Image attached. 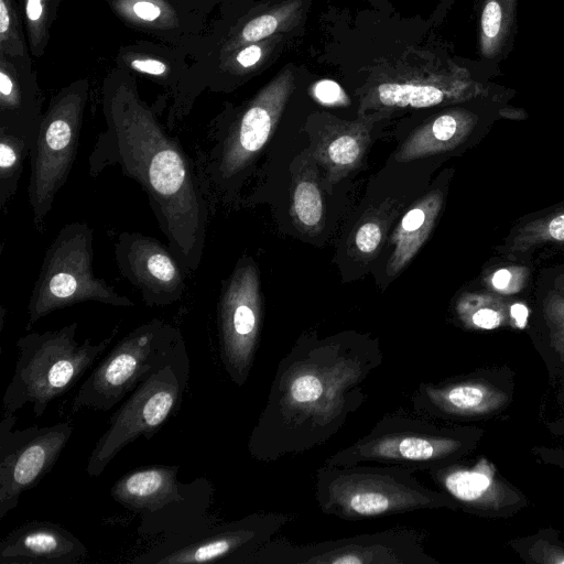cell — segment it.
Returning a JSON list of instances; mask_svg holds the SVG:
<instances>
[{"label":"cell","instance_id":"obj_22","mask_svg":"<svg viewBox=\"0 0 564 564\" xmlns=\"http://www.w3.org/2000/svg\"><path fill=\"white\" fill-rule=\"evenodd\" d=\"M426 473L457 506L497 511L520 501V496L498 478L495 467L486 458H480L473 466L453 462Z\"/></svg>","mask_w":564,"mask_h":564},{"label":"cell","instance_id":"obj_3","mask_svg":"<svg viewBox=\"0 0 564 564\" xmlns=\"http://www.w3.org/2000/svg\"><path fill=\"white\" fill-rule=\"evenodd\" d=\"M296 68L285 65L245 106L219 113L195 163L210 207L235 198L248 169L272 137L295 89Z\"/></svg>","mask_w":564,"mask_h":564},{"label":"cell","instance_id":"obj_34","mask_svg":"<svg viewBox=\"0 0 564 564\" xmlns=\"http://www.w3.org/2000/svg\"><path fill=\"white\" fill-rule=\"evenodd\" d=\"M0 55L31 59L18 0H0Z\"/></svg>","mask_w":564,"mask_h":564},{"label":"cell","instance_id":"obj_16","mask_svg":"<svg viewBox=\"0 0 564 564\" xmlns=\"http://www.w3.org/2000/svg\"><path fill=\"white\" fill-rule=\"evenodd\" d=\"M14 413L0 422V519L13 510L25 490L47 475L73 434L69 422L13 430Z\"/></svg>","mask_w":564,"mask_h":564},{"label":"cell","instance_id":"obj_23","mask_svg":"<svg viewBox=\"0 0 564 564\" xmlns=\"http://www.w3.org/2000/svg\"><path fill=\"white\" fill-rule=\"evenodd\" d=\"M43 102L32 61L0 55V129L34 140Z\"/></svg>","mask_w":564,"mask_h":564},{"label":"cell","instance_id":"obj_27","mask_svg":"<svg viewBox=\"0 0 564 564\" xmlns=\"http://www.w3.org/2000/svg\"><path fill=\"white\" fill-rule=\"evenodd\" d=\"M112 12L128 26L175 42L196 31L194 18L172 0H107Z\"/></svg>","mask_w":564,"mask_h":564},{"label":"cell","instance_id":"obj_26","mask_svg":"<svg viewBox=\"0 0 564 564\" xmlns=\"http://www.w3.org/2000/svg\"><path fill=\"white\" fill-rule=\"evenodd\" d=\"M564 243V202L519 218L496 251L509 261H528L539 249Z\"/></svg>","mask_w":564,"mask_h":564},{"label":"cell","instance_id":"obj_13","mask_svg":"<svg viewBox=\"0 0 564 564\" xmlns=\"http://www.w3.org/2000/svg\"><path fill=\"white\" fill-rule=\"evenodd\" d=\"M426 532L395 527L310 544L272 539L242 564H437L423 546Z\"/></svg>","mask_w":564,"mask_h":564},{"label":"cell","instance_id":"obj_39","mask_svg":"<svg viewBox=\"0 0 564 564\" xmlns=\"http://www.w3.org/2000/svg\"><path fill=\"white\" fill-rule=\"evenodd\" d=\"M535 562L544 564H564V549L549 542H539L531 555Z\"/></svg>","mask_w":564,"mask_h":564},{"label":"cell","instance_id":"obj_7","mask_svg":"<svg viewBox=\"0 0 564 564\" xmlns=\"http://www.w3.org/2000/svg\"><path fill=\"white\" fill-rule=\"evenodd\" d=\"M180 466L151 465L122 475L110 496L140 516L142 536L173 538L219 522L212 516L214 486L206 477L189 482L178 479Z\"/></svg>","mask_w":564,"mask_h":564},{"label":"cell","instance_id":"obj_24","mask_svg":"<svg viewBox=\"0 0 564 564\" xmlns=\"http://www.w3.org/2000/svg\"><path fill=\"white\" fill-rule=\"evenodd\" d=\"M311 0H269L232 25L217 44L216 57L279 34H296ZM215 57V58H216Z\"/></svg>","mask_w":564,"mask_h":564},{"label":"cell","instance_id":"obj_12","mask_svg":"<svg viewBox=\"0 0 564 564\" xmlns=\"http://www.w3.org/2000/svg\"><path fill=\"white\" fill-rule=\"evenodd\" d=\"M183 340L181 330L161 318L137 326L116 343L79 386L72 412L84 408L109 411L163 365Z\"/></svg>","mask_w":564,"mask_h":564},{"label":"cell","instance_id":"obj_5","mask_svg":"<svg viewBox=\"0 0 564 564\" xmlns=\"http://www.w3.org/2000/svg\"><path fill=\"white\" fill-rule=\"evenodd\" d=\"M415 470L386 464H323L315 474L319 510L347 521L377 519L457 503L443 491L424 486Z\"/></svg>","mask_w":564,"mask_h":564},{"label":"cell","instance_id":"obj_21","mask_svg":"<svg viewBox=\"0 0 564 564\" xmlns=\"http://www.w3.org/2000/svg\"><path fill=\"white\" fill-rule=\"evenodd\" d=\"M508 395L482 380L422 382L411 397L413 411L429 417H475L502 408Z\"/></svg>","mask_w":564,"mask_h":564},{"label":"cell","instance_id":"obj_30","mask_svg":"<svg viewBox=\"0 0 564 564\" xmlns=\"http://www.w3.org/2000/svg\"><path fill=\"white\" fill-rule=\"evenodd\" d=\"M296 34H279L263 41L241 46L216 57L214 70L218 75L209 85L213 90L229 89L230 82L246 79L262 72L285 48Z\"/></svg>","mask_w":564,"mask_h":564},{"label":"cell","instance_id":"obj_25","mask_svg":"<svg viewBox=\"0 0 564 564\" xmlns=\"http://www.w3.org/2000/svg\"><path fill=\"white\" fill-rule=\"evenodd\" d=\"M519 0H475L479 61L497 70L513 50Z\"/></svg>","mask_w":564,"mask_h":564},{"label":"cell","instance_id":"obj_42","mask_svg":"<svg viewBox=\"0 0 564 564\" xmlns=\"http://www.w3.org/2000/svg\"><path fill=\"white\" fill-rule=\"evenodd\" d=\"M560 356V360L564 364V347L556 351Z\"/></svg>","mask_w":564,"mask_h":564},{"label":"cell","instance_id":"obj_11","mask_svg":"<svg viewBox=\"0 0 564 564\" xmlns=\"http://www.w3.org/2000/svg\"><path fill=\"white\" fill-rule=\"evenodd\" d=\"M466 449L460 433L446 430L419 413L393 412L382 416L367 434L324 462L330 466L365 463L429 470L453 463Z\"/></svg>","mask_w":564,"mask_h":564},{"label":"cell","instance_id":"obj_33","mask_svg":"<svg viewBox=\"0 0 564 564\" xmlns=\"http://www.w3.org/2000/svg\"><path fill=\"white\" fill-rule=\"evenodd\" d=\"M63 0H18L31 55H44Z\"/></svg>","mask_w":564,"mask_h":564},{"label":"cell","instance_id":"obj_31","mask_svg":"<svg viewBox=\"0 0 564 564\" xmlns=\"http://www.w3.org/2000/svg\"><path fill=\"white\" fill-rule=\"evenodd\" d=\"M455 313L462 325L473 330H491L512 323L508 301L490 291L460 294Z\"/></svg>","mask_w":564,"mask_h":564},{"label":"cell","instance_id":"obj_19","mask_svg":"<svg viewBox=\"0 0 564 564\" xmlns=\"http://www.w3.org/2000/svg\"><path fill=\"white\" fill-rule=\"evenodd\" d=\"M117 67L129 73L144 74L174 89L167 116L170 129L189 113L198 90L194 79L185 75L189 69L184 53L152 43L130 44L119 50Z\"/></svg>","mask_w":564,"mask_h":564},{"label":"cell","instance_id":"obj_17","mask_svg":"<svg viewBox=\"0 0 564 564\" xmlns=\"http://www.w3.org/2000/svg\"><path fill=\"white\" fill-rule=\"evenodd\" d=\"M115 260L120 274L140 291L147 306L164 307L183 297L187 274L170 247L156 238L120 232Z\"/></svg>","mask_w":564,"mask_h":564},{"label":"cell","instance_id":"obj_28","mask_svg":"<svg viewBox=\"0 0 564 564\" xmlns=\"http://www.w3.org/2000/svg\"><path fill=\"white\" fill-rule=\"evenodd\" d=\"M443 203V191L434 189L404 214L392 237L394 249L387 264L389 276L402 271L417 253L429 238Z\"/></svg>","mask_w":564,"mask_h":564},{"label":"cell","instance_id":"obj_43","mask_svg":"<svg viewBox=\"0 0 564 564\" xmlns=\"http://www.w3.org/2000/svg\"><path fill=\"white\" fill-rule=\"evenodd\" d=\"M562 466L564 467V457L561 458Z\"/></svg>","mask_w":564,"mask_h":564},{"label":"cell","instance_id":"obj_10","mask_svg":"<svg viewBox=\"0 0 564 564\" xmlns=\"http://www.w3.org/2000/svg\"><path fill=\"white\" fill-rule=\"evenodd\" d=\"M189 378V358L183 340L167 360L131 392L111 415L86 465L98 477L116 455L139 437L150 440L177 413Z\"/></svg>","mask_w":564,"mask_h":564},{"label":"cell","instance_id":"obj_1","mask_svg":"<svg viewBox=\"0 0 564 564\" xmlns=\"http://www.w3.org/2000/svg\"><path fill=\"white\" fill-rule=\"evenodd\" d=\"M105 129L88 158L97 177L109 166L135 181L145 192L167 246L187 275L202 261L210 205L195 160L170 134L155 111L140 97L133 76L117 67L104 80Z\"/></svg>","mask_w":564,"mask_h":564},{"label":"cell","instance_id":"obj_8","mask_svg":"<svg viewBox=\"0 0 564 564\" xmlns=\"http://www.w3.org/2000/svg\"><path fill=\"white\" fill-rule=\"evenodd\" d=\"M93 229L83 221L65 225L45 251L28 304L26 329L50 313L83 302L132 307L93 270Z\"/></svg>","mask_w":564,"mask_h":564},{"label":"cell","instance_id":"obj_37","mask_svg":"<svg viewBox=\"0 0 564 564\" xmlns=\"http://www.w3.org/2000/svg\"><path fill=\"white\" fill-rule=\"evenodd\" d=\"M386 232L384 219L380 216H369L357 228L354 245L362 256H372L380 247Z\"/></svg>","mask_w":564,"mask_h":564},{"label":"cell","instance_id":"obj_38","mask_svg":"<svg viewBox=\"0 0 564 564\" xmlns=\"http://www.w3.org/2000/svg\"><path fill=\"white\" fill-rule=\"evenodd\" d=\"M312 93L319 104L326 106H347L350 102L343 88L330 79H322L315 83Z\"/></svg>","mask_w":564,"mask_h":564},{"label":"cell","instance_id":"obj_35","mask_svg":"<svg viewBox=\"0 0 564 564\" xmlns=\"http://www.w3.org/2000/svg\"><path fill=\"white\" fill-rule=\"evenodd\" d=\"M529 267L511 264L488 270L482 278L487 291L502 296L520 293L529 283Z\"/></svg>","mask_w":564,"mask_h":564},{"label":"cell","instance_id":"obj_20","mask_svg":"<svg viewBox=\"0 0 564 564\" xmlns=\"http://www.w3.org/2000/svg\"><path fill=\"white\" fill-rule=\"evenodd\" d=\"M86 545L66 528L51 521H30L0 542V564H80Z\"/></svg>","mask_w":564,"mask_h":564},{"label":"cell","instance_id":"obj_32","mask_svg":"<svg viewBox=\"0 0 564 564\" xmlns=\"http://www.w3.org/2000/svg\"><path fill=\"white\" fill-rule=\"evenodd\" d=\"M34 140L0 129V212L8 213V205L15 195Z\"/></svg>","mask_w":564,"mask_h":564},{"label":"cell","instance_id":"obj_9","mask_svg":"<svg viewBox=\"0 0 564 564\" xmlns=\"http://www.w3.org/2000/svg\"><path fill=\"white\" fill-rule=\"evenodd\" d=\"M89 91L87 78L63 87L51 98L36 132L29 156L28 198L39 234L45 231L47 214L74 165Z\"/></svg>","mask_w":564,"mask_h":564},{"label":"cell","instance_id":"obj_15","mask_svg":"<svg viewBox=\"0 0 564 564\" xmlns=\"http://www.w3.org/2000/svg\"><path fill=\"white\" fill-rule=\"evenodd\" d=\"M262 305L258 269L241 259L223 281L217 306L219 355L234 383L241 387L251 371L259 343Z\"/></svg>","mask_w":564,"mask_h":564},{"label":"cell","instance_id":"obj_18","mask_svg":"<svg viewBox=\"0 0 564 564\" xmlns=\"http://www.w3.org/2000/svg\"><path fill=\"white\" fill-rule=\"evenodd\" d=\"M389 118L373 112L355 120L338 119L329 113H314L306 130L311 153L325 171V182L332 187L362 162L371 141L375 123Z\"/></svg>","mask_w":564,"mask_h":564},{"label":"cell","instance_id":"obj_29","mask_svg":"<svg viewBox=\"0 0 564 564\" xmlns=\"http://www.w3.org/2000/svg\"><path fill=\"white\" fill-rule=\"evenodd\" d=\"M291 216L302 232L315 235L324 226V203L317 163L310 149L300 153L291 166Z\"/></svg>","mask_w":564,"mask_h":564},{"label":"cell","instance_id":"obj_2","mask_svg":"<svg viewBox=\"0 0 564 564\" xmlns=\"http://www.w3.org/2000/svg\"><path fill=\"white\" fill-rule=\"evenodd\" d=\"M383 364L366 338L299 340L279 361L248 451L275 462L328 442L367 400L366 382Z\"/></svg>","mask_w":564,"mask_h":564},{"label":"cell","instance_id":"obj_40","mask_svg":"<svg viewBox=\"0 0 564 564\" xmlns=\"http://www.w3.org/2000/svg\"><path fill=\"white\" fill-rule=\"evenodd\" d=\"M455 2L456 0H440L438 4L436 6L434 12L431 15L433 24H441Z\"/></svg>","mask_w":564,"mask_h":564},{"label":"cell","instance_id":"obj_36","mask_svg":"<svg viewBox=\"0 0 564 564\" xmlns=\"http://www.w3.org/2000/svg\"><path fill=\"white\" fill-rule=\"evenodd\" d=\"M542 313L549 328L551 346L557 351L564 347V294L551 289L543 297Z\"/></svg>","mask_w":564,"mask_h":564},{"label":"cell","instance_id":"obj_41","mask_svg":"<svg viewBox=\"0 0 564 564\" xmlns=\"http://www.w3.org/2000/svg\"><path fill=\"white\" fill-rule=\"evenodd\" d=\"M553 288L564 294V273L555 276Z\"/></svg>","mask_w":564,"mask_h":564},{"label":"cell","instance_id":"obj_6","mask_svg":"<svg viewBox=\"0 0 564 564\" xmlns=\"http://www.w3.org/2000/svg\"><path fill=\"white\" fill-rule=\"evenodd\" d=\"M78 323L55 330L33 332L17 340L18 358L2 399L3 411L15 413L31 404L35 416L73 388L104 354L119 332L117 325L98 343L76 339Z\"/></svg>","mask_w":564,"mask_h":564},{"label":"cell","instance_id":"obj_4","mask_svg":"<svg viewBox=\"0 0 564 564\" xmlns=\"http://www.w3.org/2000/svg\"><path fill=\"white\" fill-rule=\"evenodd\" d=\"M501 75L480 61L456 62L447 54L406 52L376 67L360 88L358 116L453 106L492 91L489 79Z\"/></svg>","mask_w":564,"mask_h":564},{"label":"cell","instance_id":"obj_14","mask_svg":"<svg viewBox=\"0 0 564 564\" xmlns=\"http://www.w3.org/2000/svg\"><path fill=\"white\" fill-rule=\"evenodd\" d=\"M288 513L259 511L216 522L192 533L160 540L132 558L134 564H242L291 522Z\"/></svg>","mask_w":564,"mask_h":564}]
</instances>
